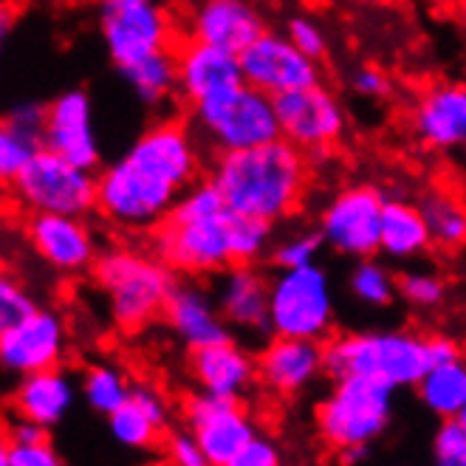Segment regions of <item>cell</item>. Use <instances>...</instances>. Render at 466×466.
<instances>
[{"label": "cell", "mask_w": 466, "mask_h": 466, "mask_svg": "<svg viewBox=\"0 0 466 466\" xmlns=\"http://www.w3.org/2000/svg\"><path fill=\"white\" fill-rule=\"evenodd\" d=\"M309 176V158L278 139L255 150L215 156L207 178L218 187L227 212L280 224L303 204Z\"/></svg>", "instance_id": "6da1fadb"}, {"label": "cell", "mask_w": 466, "mask_h": 466, "mask_svg": "<svg viewBox=\"0 0 466 466\" xmlns=\"http://www.w3.org/2000/svg\"><path fill=\"white\" fill-rule=\"evenodd\" d=\"M325 376L370 379L390 390L419 388L430 373L427 334L407 328H379V331H348L322 345Z\"/></svg>", "instance_id": "7a4b0ae2"}, {"label": "cell", "mask_w": 466, "mask_h": 466, "mask_svg": "<svg viewBox=\"0 0 466 466\" xmlns=\"http://www.w3.org/2000/svg\"><path fill=\"white\" fill-rule=\"evenodd\" d=\"M91 280L107 303L114 325L125 334H139L164 314L178 286V274L153 252L133 246H107L99 252Z\"/></svg>", "instance_id": "3957f363"}, {"label": "cell", "mask_w": 466, "mask_h": 466, "mask_svg": "<svg viewBox=\"0 0 466 466\" xmlns=\"http://www.w3.org/2000/svg\"><path fill=\"white\" fill-rule=\"evenodd\" d=\"M189 127L215 156L255 150L280 139L274 99L246 82L189 107Z\"/></svg>", "instance_id": "277c9868"}, {"label": "cell", "mask_w": 466, "mask_h": 466, "mask_svg": "<svg viewBox=\"0 0 466 466\" xmlns=\"http://www.w3.org/2000/svg\"><path fill=\"white\" fill-rule=\"evenodd\" d=\"M393 393L370 379L334 381L314 410L319 441L334 455L350 447H370L393 424Z\"/></svg>", "instance_id": "5b68a950"}, {"label": "cell", "mask_w": 466, "mask_h": 466, "mask_svg": "<svg viewBox=\"0 0 466 466\" xmlns=\"http://www.w3.org/2000/svg\"><path fill=\"white\" fill-rule=\"evenodd\" d=\"M334 286L328 271L309 268L278 271L268 278V331L283 339L328 342L334 331Z\"/></svg>", "instance_id": "8992f818"}, {"label": "cell", "mask_w": 466, "mask_h": 466, "mask_svg": "<svg viewBox=\"0 0 466 466\" xmlns=\"http://www.w3.org/2000/svg\"><path fill=\"white\" fill-rule=\"evenodd\" d=\"M96 25L116 71L176 51L181 43L173 12L153 0H105L96 6Z\"/></svg>", "instance_id": "52a82bcc"}, {"label": "cell", "mask_w": 466, "mask_h": 466, "mask_svg": "<svg viewBox=\"0 0 466 466\" xmlns=\"http://www.w3.org/2000/svg\"><path fill=\"white\" fill-rule=\"evenodd\" d=\"M184 193L161 181L125 156L96 173V212L107 224L127 232L158 229Z\"/></svg>", "instance_id": "ba28073f"}, {"label": "cell", "mask_w": 466, "mask_h": 466, "mask_svg": "<svg viewBox=\"0 0 466 466\" xmlns=\"http://www.w3.org/2000/svg\"><path fill=\"white\" fill-rule=\"evenodd\" d=\"M12 193L32 215H66L88 221V215L96 212V173L40 150L12 184Z\"/></svg>", "instance_id": "9c48e42d"}, {"label": "cell", "mask_w": 466, "mask_h": 466, "mask_svg": "<svg viewBox=\"0 0 466 466\" xmlns=\"http://www.w3.org/2000/svg\"><path fill=\"white\" fill-rule=\"evenodd\" d=\"M385 196L373 184H350L331 196L319 212V227L325 246L350 260H370L379 255L381 240V212Z\"/></svg>", "instance_id": "30bf717a"}, {"label": "cell", "mask_w": 466, "mask_h": 466, "mask_svg": "<svg viewBox=\"0 0 466 466\" xmlns=\"http://www.w3.org/2000/svg\"><path fill=\"white\" fill-rule=\"evenodd\" d=\"M274 114H278L280 139L294 145L303 156L331 153L348 130L345 105L325 86L278 96Z\"/></svg>", "instance_id": "8fae6325"}, {"label": "cell", "mask_w": 466, "mask_h": 466, "mask_svg": "<svg viewBox=\"0 0 466 466\" xmlns=\"http://www.w3.org/2000/svg\"><path fill=\"white\" fill-rule=\"evenodd\" d=\"M145 173L167 181L178 193L201 181V142L184 119H158L125 153Z\"/></svg>", "instance_id": "7c38bea8"}, {"label": "cell", "mask_w": 466, "mask_h": 466, "mask_svg": "<svg viewBox=\"0 0 466 466\" xmlns=\"http://www.w3.org/2000/svg\"><path fill=\"white\" fill-rule=\"evenodd\" d=\"M150 252L176 274L198 278V274H221L232 266L227 240V215L198 224L164 221L153 229Z\"/></svg>", "instance_id": "4fadbf2b"}, {"label": "cell", "mask_w": 466, "mask_h": 466, "mask_svg": "<svg viewBox=\"0 0 466 466\" xmlns=\"http://www.w3.org/2000/svg\"><path fill=\"white\" fill-rule=\"evenodd\" d=\"M238 63L246 86L271 99L322 86V66L299 54L280 32H266L240 54Z\"/></svg>", "instance_id": "5bb4252c"}, {"label": "cell", "mask_w": 466, "mask_h": 466, "mask_svg": "<svg viewBox=\"0 0 466 466\" xmlns=\"http://www.w3.org/2000/svg\"><path fill=\"white\" fill-rule=\"evenodd\" d=\"M181 419L184 430L196 435L212 466H227L258 435L252 416L240 401L218 399L201 390L181 401Z\"/></svg>", "instance_id": "9a60e30c"}, {"label": "cell", "mask_w": 466, "mask_h": 466, "mask_svg": "<svg viewBox=\"0 0 466 466\" xmlns=\"http://www.w3.org/2000/svg\"><path fill=\"white\" fill-rule=\"evenodd\" d=\"M43 150L88 173L102 170V147L94 125V99L86 88H66L46 102Z\"/></svg>", "instance_id": "2e32d148"}, {"label": "cell", "mask_w": 466, "mask_h": 466, "mask_svg": "<svg viewBox=\"0 0 466 466\" xmlns=\"http://www.w3.org/2000/svg\"><path fill=\"white\" fill-rule=\"evenodd\" d=\"M68 353V325L51 306H40L0 337V370L25 379L63 368Z\"/></svg>", "instance_id": "e0dca14e"}, {"label": "cell", "mask_w": 466, "mask_h": 466, "mask_svg": "<svg viewBox=\"0 0 466 466\" xmlns=\"http://www.w3.org/2000/svg\"><path fill=\"white\" fill-rule=\"evenodd\" d=\"M25 240H29L40 263H46L57 274H66V278L91 271L102 252L96 229L86 218L32 215L25 221Z\"/></svg>", "instance_id": "ac0fdd59"}, {"label": "cell", "mask_w": 466, "mask_h": 466, "mask_svg": "<svg viewBox=\"0 0 466 466\" xmlns=\"http://www.w3.org/2000/svg\"><path fill=\"white\" fill-rule=\"evenodd\" d=\"M266 32L263 12L246 0H207L184 17V40L212 46L232 57H240Z\"/></svg>", "instance_id": "d6986e66"}, {"label": "cell", "mask_w": 466, "mask_h": 466, "mask_svg": "<svg viewBox=\"0 0 466 466\" xmlns=\"http://www.w3.org/2000/svg\"><path fill=\"white\" fill-rule=\"evenodd\" d=\"M258 381L274 396H299L325 376L322 342L271 337L255 356Z\"/></svg>", "instance_id": "ffe728a7"}, {"label": "cell", "mask_w": 466, "mask_h": 466, "mask_svg": "<svg viewBox=\"0 0 466 466\" xmlns=\"http://www.w3.org/2000/svg\"><path fill=\"white\" fill-rule=\"evenodd\" d=\"M161 319L167 322L173 337L193 353L201 348L224 345L232 339L229 325L218 311L215 297L196 280H178Z\"/></svg>", "instance_id": "44dd1931"}, {"label": "cell", "mask_w": 466, "mask_h": 466, "mask_svg": "<svg viewBox=\"0 0 466 466\" xmlns=\"http://www.w3.org/2000/svg\"><path fill=\"white\" fill-rule=\"evenodd\" d=\"M215 303L229 331L266 337L268 331V278L258 266H229L218 278Z\"/></svg>", "instance_id": "7402d4cb"}, {"label": "cell", "mask_w": 466, "mask_h": 466, "mask_svg": "<svg viewBox=\"0 0 466 466\" xmlns=\"http://www.w3.org/2000/svg\"><path fill=\"white\" fill-rule=\"evenodd\" d=\"M413 133L430 150L466 147V82H438L413 105Z\"/></svg>", "instance_id": "603a6c76"}, {"label": "cell", "mask_w": 466, "mask_h": 466, "mask_svg": "<svg viewBox=\"0 0 466 466\" xmlns=\"http://www.w3.org/2000/svg\"><path fill=\"white\" fill-rule=\"evenodd\" d=\"M189 376L201 393L240 401L258 381V362L240 342L229 339L224 345H212L193 350L187 360Z\"/></svg>", "instance_id": "cb8c5ba5"}, {"label": "cell", "mask_w": 466, "mask_h": 466, "mask_svg": "<svg viewBox=\"0 0 466 466\" xmlns=\"http://www.w3.org/2000/svg\"><path fill=\"white\" fill-rule=\"evenodd\" d=\"M79 399V385L71 370L54 368L35 376L17 379L12 390V413L15 419L32 421L43 430L60 427Z\"/></svg>", "instance_id": "d4e9b609"}, {"label": "cell", "mask_w": 466, "mask_h": 466, "mask_svg": "<svg viewBox=\"0 0 466 466\" xmlns=\"http://www.w3.org/2000/svg\"><path fill=\"white\" fill-rule=\"evenodd\" d=\"M178 63V96L193 107L212 94H221L243 82L238 57L227 51H218L212 46L181 40L176 48Z\"/></svg>", "instance_id": "484cf974"}, {"label": "cell", "mask_w": 466, "mask_h": 466, "mask_svg": "<svg viewBox=\"0 0 466 466\" xmlns=\"http://www.w3.org/2000/svg\"><path fill=\"white\" fill-rule=\"evenodd\" d=\"M432 238L416 204L404 198H388L381 212L379 252L390 260H416L430 252Z\"/></svg>", "instance_id": "4316f807"}, {"label": "cell", "mask_w": 466, "mask_h": 466, "mask_svg": "<svg viewBox=\"0 0 466 466\" xmlns=\"http://www.w3.org/2000/svg\"><path fill=\"white\" fill-rule=\"evenodd\" d=\"M416 207L430 229L432 246H438V249H461V246H466V201L455 189L444 184L427 187Z\"/></svg>", "instance_id": "83f0119b"}, {"label": "cell", "mask_w": 466, "mask_h": 466, "mask_svg": "<svg viewBox=\"0 0 466 466\" xmlns=\"http://www.w3.org/2000/svg\"><path fill=\"white\" fill-rule=\"evenodd\" d=\"M416 393L435 419L455 421L466 407V362L430 368Z\"/></svg>", "instance_id": "f1b7e54d"}, {"label": "cell", "mask_w": 466, "mask_h": 466, "mask_svg": "<svg viewBox=\"0 0 466 466\" xmlns=\"http://www.w3.org/2000/svg\"><path fill=\"white\" fill-rule=\"evenodd\" d=\"M130 393H133V381L114 362H94L82 370L79 396L94 413L105 419H111L116 410H122L130 401Z\"/></svg>", "instance_id": "f546056e"}, {"label": "cell", "mask_w": 466, "mask_h": 466, "mask_svg": "<svg viewBox=\"0 0 466 466\" xmlns=\"http://www.w3.org/2000/svg\"><path fill=\"white\" fill-rule=\"evenodd\" d=\"M127 82V88L136 94L142 105L156 107L161 102H167L173 94H178V63L176 51L156 54V57L119 71Z\"/></svg>", "instance_id": "4dcf8cb0"}, {"label": "cell", "mask_w": 466, "mask_h": 466, "mask_svg": "<svg viewBox=\"0 0 466 466\" xmlns=\"http://www.w3.org/2000/svg\"><path fill=\"white\" fill-rule=\"evenodd\" d=\"M227 240L232 266H258L271 255V246L278 238H274V224L268 221L227 212Z\"/></svg>", "instance_id": "1f68e13d"}, {"label": "cell", "mask_w": 466, "mask_h": 466, "mask_svg": "<svg viewBox=\"0 0 466 466\" xmlns=\"http://www.w3.org/2000/svg\"><path fill=\"white\" fill-rule=\"evenodd\" d=\"M348 291L368 309H388L399 294V278L379 258L360 260L348 271Z\"/></svg>", "instance_id": "d6a6232c"}, {"label": "cell", "mask_w": 466, "mask_h": 466, "mask_svg": "<svg viewBox=\"0 0 466 466\" xmlns=\"http://www.w3.org/2000/svg\"><path fill=\"white\" fill-rule=\"evenodd\" d=\"M40 150L43 139L0 116V187H12Z\"/></svg>", "instance_id": "836d02e7"}, {"label": "cell", "mask_w": 466, "mask_h": 466, "mask_svg": "<svg viewBox=\"0 0 466 466\" xmlns=\"http://www.w3.org/2000/svg\"><path fill=\"white\" fill-rule=\"evenodd\" d=\"M322 246H325V240L317 229H294V232H286L283 238L274 240L268 263H274L278 271L309 268L317 263Z\"/></svg>", "instance_id": "e575fe53"}, {"label": "cell", "mask_w": 466, "mask_h": 466, "mask_svg": "<svg viewBox=\"0 0 466 466\" xmlns=\"http://www.w3.org/2000/svg\"><path fill=\"white\" fill-rule=\"evenodd\" d=\"M107 430H111L114 441L119 447L136 450V452L153 450L158 444V438H161V430L133 401H127L122 410H116V413L107 419Z\"/></svg>", "instance_id": "d590c367"}, {"label": "cell", "mask_w": 466, "mask_h": 466, "mask_svg": "<svg viewBox=\"0 0 466 466\" xmlns=\"http://www.w3.org/2000/svg\"><path fill=\"white\" fill-rule=\"evenodd\" d=\"M227 215V204L218 193V187L209 178H201L193 184L187 193L176 201L173 212L167 215L170 224H198V221H212V218Z\"/></svg>", "instance_id": "8d00e7d4"}, {"label": "cell", "mask_w": 466, "mask_h": 466, "mask_svg": "<svg viewBox=\"0 0 466 466\" xmlns=\"http://www.w3.org/2000/svg\"><path fill=\"white\" fill-rule=\"evenodd\" d=\"M399 297L419 311H435L447 299V280L430 268H407L399 274Z\"/></svg>", "instance_id": "74e56055"}, {"label": "cell", "mask_w": 466, "mask_h": 466, "mask_svg": "<svg viewBox=\"0 0 466 466\" xmlns=\"http://www.w3.org/2000/svg\"><path fill=\"white\" fill-rule=\"evenodd\" d=\"M37 309L40 303L29 291V286H25L15 271L0 266V337L17 322H23L29 314H35Z\"/></svg>", "instance_id": "f35d334b"}, {"label": "cell", "mask_w": 466, "mask_h": 466, "mask_svg": "<svg viewBox=\"0 0 466 466\" xmlns=\"http://www.w3.org/2000/svg\"><path fill=\"white\" fill-rule=\"evenodd\" d=\"M286 37L299 54H306L314 63H322L328 57V32L311 15H291L286 20Z\"/></svg>", "instance_id": "ab89813d"}, {"label": "cell", "mask_w": 466, "mask_h": 466, "mask_svg": "<svg viewBox=\"0 0 466 466\" xmlns=\"http://www.w3.org/2000/svg\"><path fill=\"white\" fill-rule=\"evenodd\" d=\"M432 466H466V432L458 421H441L435 427Z\"/></svg>", "instance_id": "60d3db41"}, {"label": "cell", "mask_w": 466, "mask_h": 466, "mask_svg": "<svg viewBox=\"0 0 466 466\" xmlns=\"http://www.w3.org/2000/svg\"><path fill=\"white\" fill-rule=\"evenodd\" d=\"M164 461L170 466H212L189 430H170L164 435Z\"/></svg>", "instance_id": "b9f144b4"}, {"label": "cell", "mask_w": 466, "mask_h": 466, "mask_svg": "<svg viewBox=\"0 0 466 466\" xmlns=\"http://www.w3.org/2000/svg\"><path fill=\"white\" fill-rule=\"evenodd\" d=\"M350 91L362 99H388L390 91H393V79L388 76L385 68L379 66H360L353 74H350Z\"/></svg>", "instance_id": "7bdbcfd3"}, {"label": "cell", "mask_w": 466, "mask_h": 466, "mask_svg": "<svg viewBox=\"0 0 466 466\" xmlns=\"http://www.w3.org/2000/svg\"><path fill=\"white\" fill-rule=\"evenodd\" d=\"M130 401L142 410V413L164 432L170 424V401L164 399V393L156 388V385H147V381H142V385H133V393H130Z\"/></svg>", "instance_id": "ee69618b"}, {"label": "cell", "mask_w": 466, "mask_h": 466, "mask_svg": "<svg viewBox=\"0 0 466 466\" xmlns=\"http://www.w3.org/2000/svg\"><path fill=\"white\" fill-rule=\"evenodd\" d=\"M283 455H280V447L274 438L258 432L249 444H246L227 466H280Z\"/></svg>", "instance_id": "f6af8a7d"}, {"label": "cell", "mask_w": 466, "mask_h": 466, "mask_svg": "<svg viewBox=\"0 0 466 466\" xmlns=\"http://www.w3.org/2000/svg\"><path fill=\"white\" fill-rule=\"evenodd\" d=\"M12 466H66V461L51 441H40L12 447Z\"/></svg>", "instance_id": "bcb514c9"}, {"label": "cell", "mask_w": 466, "mask_h": 466, "mask_svg": "<svg viewBox=\"0 0 466 466\" xmlns=\"http://www.w3.org/2000/svg\"><path fill=\"white\" fill-rule=\"evenodd\" d=\"M9 122H15L20 130L37 136L43 139V127H46V102H20L6 114Z\"/></svg>", "instance_id": "7dc6e473"}, {"label": "cell", "mask_w": 466, "mask_h": 466, "mask_svg": "<svg viewBox=\"0 0 466 466\" xmlns=\"http://www.w3.org/2000/svg\"><path fill=\"white\" fill-rule=\"evenodd\" d=\"M427 353H430V365H452L463 360L461 342L450 334H427Z\"/></svg>", "instance_id": "c3c4849f"}, {"label": "cell", "mask_w": 466, "mask_h": 466, "mask_svg": "<svg viewBox=\"0 0 466 466\" xmlns=\"http://www.w3.org/2000/svg\"><path fill=\"white\" fill-rule=\"evenodd\" d=\"M6 438L12 447H20V444H40V441H51L48 430L32 424V421H23V419H15L9 427H6Z\"/></svg>", "instance_id": "681fc988"}, {"label": "cell", "mask_w": 466, "mask_h": 466, "mask_svg": "<svg viewBox=\"0 0 466 466\" xmlns=\"http://www.w3.org/2000/svg\"><path fill=\"white\" fill-rule=\"evenodd\" d=\"M15 23H17V9L9 4H0V48H4V43L9 40Z\"/></svg>", "instance_id": "f907efd6"}, {"label": "cell", "mask_w": 466, "mask_h": 466, "mask_svg": "<svg viewBox=\"0 0 466 466\" xmlns=\"http://www.w3.org/2000/svg\"><path fill=\"white\" fill-rule=\"evenodd\" d=\"M368 458H370V447H350V450L337 452V461L342 466H362Z\"/></svg>", "instance_id": "816d5d0a"}, {"label": "cell", "mask_w": 466, "mask_h": 466, "mask_svg": "<svg viewBox=\"0 0 466 466\" xmlns=\"http://www.w3.org/2000/svg\"><path fill=\"white\" fill-rule=\"evenodd\" d=\"M0 466H12V444L6 432H0Z\"/></svg>", "instance_id": "f5cc1de1"}, {"label": "cell", "mask_w": 466, "mask_h": 466, "mask_svg": "<svg viewBox=\"0 0 466 466\" xmlns=\"http://www.w3.org/2000/svg\"><path fill=\"white\" fill-rule=\"evenodd\" d=\"M455 421H458V424H461V430H463V432H466V407H463V410H461V416H458V419H455Z\"/></svg>", "instance_id": "db71d44e"}, {"label": "cell", "mask_w": 466, "mask_h": 466, "mask_svg": "<svg viewBox=\"0 0 466 466\" xmlns=\"http://www.w3.org/2000/svg\"><path fill=\"white\" fill-rule=\"evenodd\" d=\"M147 466H170L167 461H153V463H147Z\"/></svg>", "instance_id": "11a10c76"}, {"label": "cell", "mask_w": 466, "mask_h": 466, "mask_svg": "<svg viewBox=\"0 0 466 466\" xmlns=\"http://www.w3.org/2000/svg\"><path fill=\"white\" fill-rule=\"evenodd\" d=\"M463 184H466V147H463Z\"/></svg>", "instance_id": "9f6ffc18"}, {"label": "cell", "mask_w": 466, "mask_h": 466, "mask_svg": "<svg viewBox=\"0 0 466 466\" xmlns=\"http://www.w3.org/2000/svg\"><path fill=\"white\" fill-rule=\"evenodd\" d=\"M461 20L466 23V4H461Z\"/></svg>", "instance_id": "6f0895ef"}]
</instances>
